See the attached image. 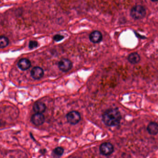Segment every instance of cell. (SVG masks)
Wrapping results in <instances>:
<instances>
[{
    "label": "cell",
    "instance_id": "6da1fadb",
    "mask_svg": "<svg viewBox=\"0 0 158 158\" xmlns=\"http://www.w3.org/2000/svg\"><path fill=\"white\" fill-rule=\"evenodd\" d=\"M106 125L109 127L117 126L121 120L120 112L117 109H109L106 110L102 117Z\"/></svg>",
    "mask_w": 158,
    "mask_h": 158
},
{
    "label": "cell",
    "instance_id": "7a4b0ae2",
    "mask_svg": "<svg viewBox=\"0 0 158 158\" xmlns=\"http://www.w3.org/2000/svg\"><path fill=\"white\" fill-rule=\"evenodd\" d=\"M146 14L145 8L141 5H136L131 10L130 15L132 17L135 19H140L143 18Z\"/></svg>",
    "mask_w": 158,
    "mask_h": 158
},
{
    "label": "cell",
    "instance_id": "3957f363",
    "mask_svg": "<svg viewBox=\"0 0 158 158\" xmlns=\"http://www.w3.org/2000/svg\"><path fill=\"white\" fill-rule=\"evenodd\" d=\"M99 150L100 153L103 156H109L114 152V148L111 143L106 142L100 145Z\"/></svg>",
    "mask_w": 158,
    "mask_h": 158
},
{
    "label": "cell",
    "instance_id": "277c9868",
    "mask_svg": "<svg viewBox=\"0 0 158 158\" xmlns=\"http://www.w3.org/2000/svg\"><path fill=\"white\" fill-rule=\"evenodd\" d=\"M67 120L69 123L75 125L79 122L81 120V115L79 112L73 110L67 113L66 115Z\"/></svg>",
    "mask_w": 158,
    "mask_h": 158
},
{
    "label": "cell",
    "instance_id": "5b68a950",
    "mask_svg": "<svg viewBox=\"0 0 158 158\" xmlns=\"http://www.w3.org/2000/svg\"><path fill=\"white\" fill-rule=\"evenodd\" d=\"M72 63L70 60L66 58L61 59L58 63V67L63 72H67L72 67Z\"/></svg>",
    "mask_w": 158,
    "mask_h": 158
},
{
    "label": "cell",
    "instance_id": "8992f818",
    "mask_svg": "<svg viewBox=\"0 0 158 158\" xmlns=\"http://www.w3.org/2000/svg\"><path fill=\"white\" fill-rule=\"evenodd\" d=\"M45 117L42 113H36L31 118V122L36 126H40L43 124L45 122Z\"/></svg>",
    "mask_w": 158,
    "mask_h": 158
},
{
    "label": "cell",
    "instance_id": "52a82bcc",
    "mask_svg": "<svg viewBox=\"0 0 158 158\" xmlns=\"http://www.w3.org/2000/svg\"><path fill=\"white\" fill-rule=\"evenodd\" d=\"M44 75L43 69L40 67H35L31 71V76L35 80L41 78Z\"/></svg>",
    "mask_w": 158,
    "mask_h": 158
},
{
    "label": "cell",
    "instance_id": "ba28073f",
    "mask_svg": "<svg viewBox=\"0 0 158 158\" xmlns=\"http://www.w3.org/2000/svg\"><path fill=\"white\" fill-rule=\"evenodd\" d=\"M89 39L93 43H99L103 40L102 33L98 31H92L89 36Z\"/></svg>",
    "mask_w": 158,
    "mask_h": 158
},
{
    "label": "cell",
    "instance_id": "9c48e42d",
    "mask_svg": "<svg viewBox=\"0 0 158 158\" xmlns=\"http://www.w3.org/2000/svg\"><path fill=\"white\" fill-rule=\"evenodd\" d=\"M17 65L19 69L25 71L28 70L31 67V63L29 60L27 58H22L19 61Z\"/></svg>",
    "mask_w": 158,
    "mask_h": 158
},
{
    "label": "cell",
    "instance_id": "30bf717a",
    "mask_svg": "<svg viewBox=\"0 0 158 158\" xmlns=\"http://www.w3.org/2000/svg\"><path fill=\"white\" fill-rule=\"evenodd\" d=\"M46 109V106L45 104L41 101H37L33 105V110L36 113H43Z\"/></svg>",
    "mask_w": 158,
    "mask_h": 158
},
{
    "label": "cell",
    "instance_id": "8fae6325",
    "mask_svg": "<svg viewBox=\"0 0 158 158\" xmlns=\"http://www.w3.org/2000/svg\"><path fill=\"white\" fill-rule=\"evenodd\" d=\"M147 129L149 134L151 135H156L158 133V124L156 122L150 123Z\"/></svg>",
    "mask_w": 158,
    "mask_h": 158
},
{
    "label": "cell",
    "instance_id": "7c38bea8",
    "mask_svg": "<svg viewBox=\"0 0 158 158\" xmlns=\"http://www.w3.org/2000/svg\"><path fill=\"white\" fill-rule=\"evenodd\" d=\"M128 60L131 64H135L140 62L141 57L137 53H133L128 56Z\"/></svg>",
    "mask_w": 158,
    "mask_h": 158
},
{
    "label": "cell",
    "instance_id": "4fadbf2b",
    "mask_svg": "<svg viewBox=\"0 0 158 158\" xmlns=\"http://www.w3.org/2000/svg\"><path fill=\"white\" fill-rule=\"evenodd\" d=\"M64 149L62 147H57L53 150L52 156L54 158H60L64 153Z\"/></svg>",
    "mask_w": 158,
    "mask_h": 158
},
{
    "label": "cell",
    "instance_id": "5bb4252c",
    "mask_svg": "<svg viewBox=\"0 0 158 158\" xmlns=\"http://www.w3.org/2000/svg\"><path fill=\"white\" fill-rule=\"evenodd\" d=\"M9 40L5 36H2L0 38V46L1 49L5 48L9 44Z\"/></svg>",
    "mask_w": 158,
    "mask_h": 158
},
{
    "label": "cell",
    "instance_id": "9a60e30c",
    "mask_svg": "<svg viewBox=\"0 0 158 158\" xmlns=\"http://www.w3.org/2000/svg\"><path fill=\"white\" fill-rule=\"evenodd\" d=\"M38 43L36 41H30L29 43L28 47L31 50L34 49L38 47Z\"/></svg>",
    "mask_w": 158,
    "mask_h": 158
},
{
    "label": "cell",
    "instance_id": "2e32d148",
    "mask_svg": "<svg viewBox=\"0 0 158 158\" xmlns=\"http://www.w3.org/2000/svg\"><path fill=\"white\" fill-rule=\"evenodd\" d=\"M64 38V36L62 35H60V34H57V35L54 36L53 39L56 42H59L63 40Z\"/></svg>",
    "mask_w": 158,
    "mask_h": 158
},
{
    "label": "cell",
    "instance_id": "e0dca14e",
    "mask_svg": "<svg viewBox=\"0 0 158 158\" xmlns=\"http://www.w3.org/2000/svg\"><path fill=\"white\" fill-rule=\"evenodd\" d=\"M151 1H153V2H157L158 0H151Z\"/></svg>",
    "mask_w": 158,
    "mask_h": 158
}]
</instances>
